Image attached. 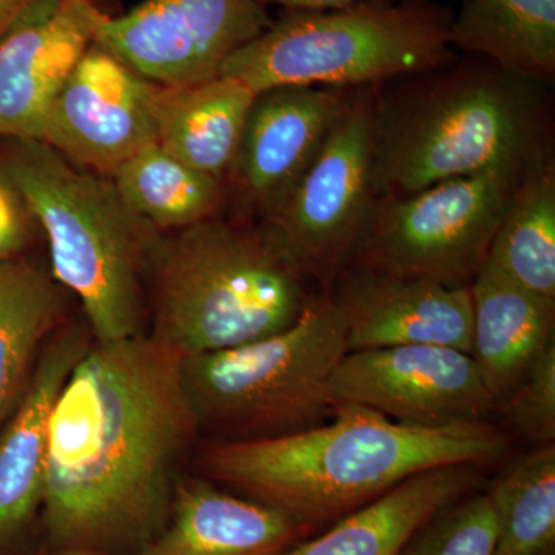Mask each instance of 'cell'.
I'll use <instances>...</instances> for the list:
<instances>
[{
    "label": "cell",
    "mask_w": 555,
    "mask_h": 555,
    "mask_svg": "<svg viewBox=\"0 0 555 555\" xmlns=\"http://www.w3.org/2000/svg\"><path fill=\"white\" fill-rule=\"evenodd\" d=\"M182 356L153 335L93 339L50 416L43 555H134L170 517L198 436Z\"/></svg>",
    "instance_id": "cell-1"
},
{
    "label": "cell",
    "mask_w": 555,
    "mask_h": 555,
    "mask_svg": "<svg viewBox=\"0 0 555 555\" xmlns=\"http://www.w3.org/2000/svg\"><path fill=\"white\" fill-rule=\"evenodd\" d=\"M328 420L268 440L207 441L201 477L323 531L411 477L485 467L507 452L505 434L489 422L411 426L350 404Z\"/></svg>",
    "instance_id": "cell-2"
},
{
    "label": "cell",
    "mask_w": 555,
    "mask_h": 555,
    "mask_svg": "<svg viewBox=\"0 0 555 555\" xmlns=\"http://www.w3.org/2000/svg\"><path fill=\"white\" fill-rule=\"evenodd\" d=\"M420 82L393 100H378L377 196L488 171L524 175L553 156L542 82L491 62Z\"/></svg>",
    "instance_id": "cell-3"
},
{
    "label": "cell",
    "mask_w": 555,
    "mask_h": 555,
    "mask_svg": "<svg viewBox=\"0 0 555 555\" xmlns=\"http://www.w3.org/2000/svg\"><path fill=\"white\" fill-rule=\"evenodd\" d=\"M0 178L42 225L51 275L82 302L93 339L142 334L153 228L126 206L113 181L79 171L35 139H14Z\"/></svg>",
    "instance_id": "cell-4"
},
{
    "label": "cell",
    "mask_w": 555,
    "mask_h": 555,
    "mask_svg": "<svg viewBox=\"0 0 555 555\" xmlns=\"http://www.w3.org/2000/svg\"><path fill=\"white\" fill-rule=\"evenodd\" d=\"M153 332L182 357L291 327L310 298L305 276L264 233L204 219L153 248Z\"/></svg>",
    "instance_id": "cell-5"
},
{
    "label": "cell",
    "mask_w": 555,
    "mask_h": 555,
    "mask_svg": "<svg viewBox=\"0 0 555 555\" xmlns=\"http://www.w3.org/2000/svg\"><path fill=\"white\" fill-rule=\"evenodd\" d=\"M454 14L436 0H360L286 10L222 65L255 94L278 87L366 89L451 61Z\"/></svg>",
    "instance_id": "cell-6"
},
{
    "label": "cell",
    "mask_w": 555,
    "mask_h": 555,
    "mask_svg": "<svg viewBox=\"0 0 555 555\" xmlns=\"http://www.w3.org/2000/svg\"><path fill=\"white\" fill-rule=\"evenodd\" d=\"M349 352L332 297L310 298L291 327L248 345L182 357L185 396L208 441L292 436L331 418V382Z\"/></svg>",
    "instance_id": "cell-7"
},
{
    "label": "cell",
    "mask_w": 555,
    "mask_h": 555,
    "mask_svg": "<svg viewBox=\"0 0 555 555\" xmlns=\"http://www.w3.org/2000/svg\"><path fill=\"white\" fill-rule=\"evenodd\" d=\"M524 175L488 171L448 179L406 195L378 196L353 264L449 287H469L488 261L496 230Z\"/></svg>",
    "instance_id": "cell-8"
},
{
    "label": "cell",
    "mask_w": 555,
    "mask_h": 555,
    "mask_svg": "<svg viewBox=\"0 0 555 555\" xmlns=\"http://www.w3.org/2000/svg\"><path fill=\"white\" fill-rule=\"evenodd\" d=\"M377 107L372 87L356 91L312 166L268 217L266 238L305 278L332 283L356 255L378 198Z\"/></svg>",
    "instance_id": "cell-9"
},
{
    "label": "cell",
    "mask_w": 555,
    "mask_h": 555,
    "mask_svg": "<svg viewBox=\"0 0 555 555\" xmlns=\"http://www.w3.org/2000/svg\"><path fill=\"white\" fill-rule=\"evenodd\" d=\"M272 21L258 0H144L122 16L100 11L93 42L150 82L178 89L217 78Z\"/></svg>",
    "instance_id": "cell-10"
},
{
    "label": "cell",
    "mask_w": 555,
    "mask_h": 555,
    "mask_svg": "<svg viewBox=\"0 0 555 555\" xmlns=\"http://www.w3.org/2000/svg\"><path fill=\"white\" fill-rule=\"evenodd\" d=\"M331 401L423 427L488 422L499 406L470 353L426 345L347 352L332 377Z\"/></svg>",
    "instance_id": "cell-11"
},
{
    "label": "cell",
    "mask_w": 555,
    "mask_h": 555,
    "mask_svg": "<svg viewBox=\"0 0 555 555\" xmlns=\"http://www.w3.org/2000/svg\"><path fill=\"white\" fill-rule=\"evenodd\" d=\"M159 89L93 42L51 105L42 141L113 177L139 150L158 142Z\"/></svg>",
    "instance_id": "cell-12"
},
{
    "label": "cell",
    "mask_w": 555,
    "mask_h": 555,
    "mask_svg": "<svg viewBox=\"0 0 555 555\" xmlns=\"http://www.w3.org/2000/svg\"><path fill=\"white\" fill-rule=\"evenodd\" d=\"M91 343L87 324H62L40 350L30 382L0 430V555H43L40 511L51 411Z\"/></svg>",
    "instance_id": "cell-13"
},
{
    "label": "cell",
    "mask_w": 555,
    "mask_h": 555,
    "mask_svg": "<svg viewBox=\"0 0 555 555\" xmlns=\"http://www.w3.org/2000/svg\"><path fill=\"white\" fill-rule=\"evenodd\" d=\"M331 295L346 328L347 349L444 346L473 352L469 287L346 268Z\"/></svg>",
    "instance_id": "cell-14"
},
{
    "label": "cell",
    "mask_w": 555,
    "mask_h": 555,
    "mask_svg": "<svg viewBox=\"0 0 555 555\" xmlns=\"http://www.w3.org/2000/svg\"><path fill=\"white\" fill-rule=\"evenodd\" d=\"M91 0H38L0 39V134L42 141L51 105L94 39Z\"/></svg>",
    "instance_id": "cell-15"
},
{
    "label": "cell",
    "mask_w": 555,
    "mask_h": 555,
    "mask_svg": "<svg viewBox=\"0 0 555 555\" xmlns=\"http://www.w3.org/2000/svg\"><path fill=\"white\" fill-rule=\"evenodd\" d=\"M350 96L347 90L306 86L257 94L230 171L268 217L312 166Z\"/></svg>",
    "instance_id": "cell-16"
},
{
    "label": "cell",
    "mask_w": 555,
    "mask_h": 555,
    "mask_svg": "<svg viewBox=\"0 0 555 555\" xmlns=\"http://www.w3.org/2000/svg\"><path fill=\"white\" fill-rule=\"evenodd\" d=\"M317 532L207 478L182 476L169 520L134 555H273Z\"/></svg>",
    "instance_id": "cell-17"
},
{
    "label": "cell",
    "mask_w": 555,
    "mask_h": 555,
    "mask_svg": "<svg viewBox=\"0 0 555 555\" xmlns=\"http://www.w3.org/2000/svg\"><path fill=\"white\" fill-rule=\"evenodd\" d=\"M469 291L470 356L499 404L537 358L554 345L555 301L518 286L491 261H486Z\"/></svg>",
    "instance_id": "cell-18"
},
{
    "label": "cell",
    "mask_w": 555,
    "mask_h": 555,
    "mask_svg": "<svg viewBox=\"0 0 555 555\" xmlns=\"http://www.w3.org/2000/svg\"><path fill=\"white\" fill-rule=\"evenodd\" d=\"M480 467H436L411 477L356 513L273 555H397L441 506L481 489Z\"/></svg>",
    "instance_id": "cell-19"
},
{
    "label": "cell",
    "mask_w": 555,
    "mask_h": 555,
    "mask_svg": "<svg viewBox=\"0 0 555 555\" xmlns=\"http://www.w3.org/2000/svg\"><path fill=\"white\" fill-rule=\"evenodd\" d=\"M255 98L254 91L230 76L178 89L160 87L158 142L192 169L222 181L238 153Z\"/></svg>",
    "instance_id": "cell-20"
},
{
    "label": "cell",
    "mask_w": 555,
    "mask_h": 555,
    "mask_svg": "<svg viewBox=\"0 0 555 555\" xmlns=\"http://www.w3.org/2000/svg\"><path fill=\"white\" fill-rule=\"evenodd\" d=\"M452 49L550 83L555 76V0H462Z\"/></svg>",
    "instance_id": "cell-21"
},
{
    "label": "cell",
    "mask_w": 555,
    "mask_h": 555,
    "mask_svg": "<svg viewBox=\"0 0 555 555\" xmlns=\"http://www.w3.org/2000/svg\"><path fill=\"white\" fill-rule=\"evenodd\" d=\"M62 288L25 259L0 264V430L20 403L40 350L62 326Z\"/></svg>",
    "instance_id": "cell-22"
},
{
    "label": "cell",
    "mask_w": 555,
    "mask_h": 555,
    "mask_svg": "<svg viewBox=\"0 0 555 555\" xmlns=\"http://www.w3.org/2000/svg\"><path fill=\"white\" fill-rule=\"evenodd\" d=\"M488 261L518 286L555 301V160L518 181L496 230Z\"/></svg>",
    "instance_id": "cell-23"
},
{
    "label": "cell",
    "mask_w": 555,
    "mask_h": 555,
    "mask_svg": "<svg viewBox=\"0 0 555 555\" xmlns=\"http://www.w3.org/2000/svg\"><path fill=\"white\" fill-rule=\"evenodd\" d=\"M126 206L153 229L192 228L214 217L221 181L192 169L159 142L139 150L113 175Z\"/></svg>",
    "instance_id": "cell-24"
},
{
    "label": "cell",
    "mask_w": 555,
    "mask_h": 555,
    "mask_svg": "<svg viewBox=\"0 0 555 555\" xmlns=\"http://www.w3.org/2000/svg\"><path fill=\"white\" fill-rule=\"evenodd\" d=\"M485 491L496 518L494 555H555V443L514 460Z\"/></svg>",
    "instance_id": "cell-25"
},
{
    "label": "cell",
    "mask_w": 555,
    "mask_h": 555,
    "mask_svg": "<svg viewBox=\"0 0 555 555\" xmlns=\"http://www.w3.org/2000/svg\"><path fill=\"white\" fill-rule=\"evenodd\" d=\"M496 518L486 491L441 506L408 537L397 555H494Z\"/></svg>",
    "instance_id": "cell-26"
},
{
    "label": "cell",
    "mask_w": 555,
    "mask_h": 555,
    "mask_svg": "<svg viewBox=\"0 0 555 555\" xmlns=\"http://www.w3.org/2000/svg\"><path fill=\"white\" fill-rule=\"evenodd\" d=\"M496 411L517 436L539 447L555 443V345L537 358Z\"/></svg>",
    "instance_id": "cell-27"
},
{
    "label": "cell",
    "mask_w": 555,
    "mask_h": 555,
    "mask_svg": "<svg viewBox=\"0 0 555 555\" xmlns=\"http://www.w3.org/2000/svg\"><path fill=\"white\" fill-rule=\"evenodd\" d=\"M21 208L22 201L0 178V264L20 258L27 240L24 210Z\"/></svg>",
    "instance_id": "cell-28"
},
{
    "label": "cell",
    "mask_w": 555,
    "mask_h": 555,
    "mask_svg": "<svg viewBox=\"0 0 555 555\" xmlns=\"http://www.w3.org/2000/svg\"><path fill=\"white\" fill-rule=\"evenodd\" d=\"M38 0H0V39Z\"/></svg>",
    "instance_id": "cell-29"
},
{
    "label": "cell",
    "mask_w": 555,
    "mask_h": 555,
    "mask_svg": "<svg viewBox=\"0 0 555 555\" xmlns=\"http://www.w3.org/2000/svg\"><path fill=\"white\" fill-rule=\"evenodd\" d=\"M262 5H280L286 10H326L350 5L360 0H258Z\"/></svg>",
    "instance_id": "cell-30"
},
{
    "label": "cell",
    "mask_w": 555,
    "mask_h": 555,
    "mask_svg": "<svg viewBox=\"0 0 555 555\" xmlns=\"http://www.w3.org/2000/svg\"><path fill=\"white\" fill-rule=\"evenodd\" d=\"M56 555H94L89 553H65V554H56Z\"/></svg>",
    "instance_id": "cell-31"
}]
</instances>
